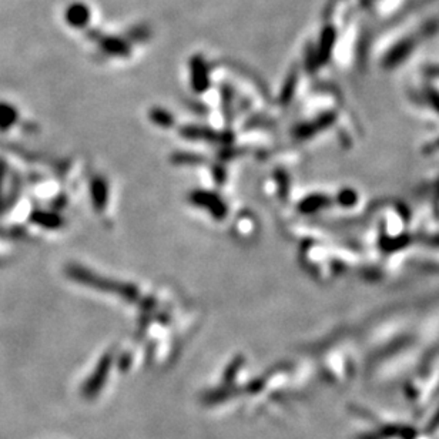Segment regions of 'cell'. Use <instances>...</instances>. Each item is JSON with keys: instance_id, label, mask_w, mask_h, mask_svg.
<instances>
[{"instance_id": "7a4b0ae2", "label": "cell", "mask_w": 439, "mask_h": 439, "mask_svg": "<svg viewBox=\"0 0 439 439\" xmlns=\"http://www.w3.org/2000/svg\"><path fill=\"white\" fill-rule=\"evenodd\" d=\"M194 204L204 207L205 210H208L216 218H223L227 213L225 204L216 196L212 193H205V192H196L190 197Z\"/></svg>"}, {"instance_id": "277c9868", "label": "cell", "mask_w": 439, "mask_h": 439, "mask_svg": "<svg viewBox=\"0 0 439 439\" xmlns=\"http://www.w3.org/2000/svg\"><path fill=\"white\" fill-rule=\"evenodd\" d=\"M91 196H93L94 205L98 207V210H102L103 205H106V201H107L106 183H103L99 179L94 180V183L91 184Z\"/></svg>"}, {"instance_id": "5b68a950", "label": "cell", "mask_w": 439, "mask_h": 439, "mask_svg": "<svg viewBox=\"0 0 439 439\" xmlns=\"http://www.w3.org/2000/svg\"><path fill=\"white\" fill-rule=\"evenodd\" d=\"M151 117H153V120H155L159 124H161V126H170L171 124V117L168 116V114H166L164 111H161V110L153 113Z\"/></svg>"}, {"instance_id": "6da1fadb", "label": "cell", "mask_w": 439, "mask_h": 439, "mask_svg": "<svg viewBox=\"0 0 439 439\" xmlns=\"http://www.w3.org/2000/svg\"><path fill=\"white\" fill-rule=\"evenodd\" d=\"M67 274L71 277V280L79 281L82 284L86 285H91V287L106 291V293H113V294H119L123 298L127 300H136L137 298V290L133 287V285H127L123 282H116L111 280H106V278H100L99 275L93 274L90 271H87L86 269H82V267H76V265H70L67 269Z\"/></svg>"}, {"instance_id": "3957f363", "label": "cell", "mask_w": 439, "mask_h": 439, "mask_svg": "<svg viewBox=\"0 0 439 439\" xmlns=\"http://www.w3.org/2000/svg\"><path fill=\"white\" fill-rule=\"evenodd\" d=\"M181 135L188 139H207L210 142H220L221 139H225V142H227V139H228L227 135L221 136L212 130L201 128V127H187V128L181 130Z\"/></svg>"}]
</instances>
